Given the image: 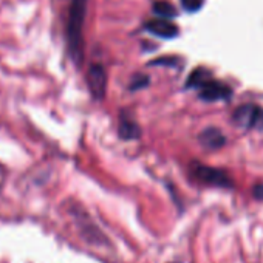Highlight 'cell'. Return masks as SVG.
<instances>
[{"instance_id":"1","label":"cell","mask_w":263,"mask_h":263,"mask_svg":"<svg viewBox=\"0 0 263 263\" xmlns=\"http://www.w3.org/2000/svg\"><path fill=\"white\" fill-rule=\"evenodd\" d=\"M186 88L198 90V98L206 102L228 101L232 96V88L229 85L214 79L212 73L208 68L201 67L189 74L186 81Z\"/></svg>"},{"instance_id":"2","label":"cell","mask_w":263,"mask_h":263,"mask_svg":"<svg viewBox=\"0 0 263 263\" xmlns=\"http://www.w3.org/2000/svg\"><path fill=\"white\" fill-rule=\"evenodd\" d=\"M87 14V0H70L67 21V44L73 61L79 65L84 56L82 27Z\"/></svg>"},{"instance_id":"3","label":"cell","mask_w":263,"mask_h":263,"mask_svg":"<svg viewBox=\"0 0 263 263\" xmlns=\"http://www.w3.org/2000/svg\"><path fill=\"white\" fill-rule=\"evenodd\" d=\"M191 175L203 183V184H209V186H217V187H224V189H231L232 187V180L229 178V175L226 172H223L221 169L217 167H211V166H204L198 161H194L189 167Z\"/></svg>"},{"instance_id":"4","label":"cell","mask_w":263,"mask_h":263,"mask_svg":"<svg viewBox=\"0 0 263 263\" xmlns=\"http://www.w3.org/2000/svg\"><path fill=\"white\" fill-rule=\"evenodd\" d=\"M232 121L245 130H263V107L248 102L238 105L232 113Z\"/></svg>"},{"instance_id":"5","label":"cell","mask_w":263,"mask_h":263,"mask_svg":"<svg viewBox=\"0 0 263 263\" xmlns=\"http://www.w3.org/2000/svg\"><path fill=\"white\" fill-rule=\"evenodd\" d=\"M87 84L90 88V93L93 95L95 99H102L105 96V88H107V74L102 65L95 64L90 67L87 73Z\"/></svg>"},{"instance_id":"6","label":"cell","mask_w":263,"mask_h":263,"mask_svg":"<svg viewBox=\"0 0 263 263\" xmlns=\"http://www.w3.org/2000/svg\"><path fill=\"white\" fill-rule=\"evenodd\" d=\"M144 27L154 36H158L163 39H174L178 36V31H180L178 27L172 21H167V19H154V21L146 22Z\"/></svg>"},{"instance_id":"7","label":"cell","mask_w":263,"mask_h":263,"mask_svg":"<svg viewBox=\"0 0 263 263\" xmlns=\"http://www.w3.org/2000/svg\"><path fill=\"white\" fill-rule=\"evenodd\" d=\"M118 134L121 140L132 141V140H138L141 137V128L138 122L132 118L128 113L122 111L119 116V127H118Z\"/></svg>"},{"instance_id":"8","label":"cell","mask_w":263,"mask_h":263,"mask_svg":"<svg viewBox=\"0 0 263 263\" xmlns=\"http://www.w3.org/2000/svg\"><path fill=\"white\" fill-rule=\"evenodd\" d=\"M198 141L204 149L209 151H218L226 144V137L223 135V132L217 127H208L204 128L201 134L198 135Z\"/></svg>"},{"instance_id":"9","label":"cell","mask_w":263,"mask_h":263,"mask_svg":"<svg viewBox=\"0 0 263 263\" xmlns=\"http://www.w3.org/2000/svg\"><path fill=\"white\" fill-rule=\"evenodd\" d=\"M154 13L160 16V19H174L177 16V10L174 8L172 4L166 2V0H158L154 4Z\"/></svg>"},{"instance_id":"10","label":"cell","mask_w":263,"mask_h":263,"mask_svg":"<svg viewBox=\"0 0 263 263\" xmlns=\"http://www.w3.org/2000/svg\"><path fill=\"white\" fill-rule=\"evenodd\" d=\"M204 4V0H181V5L186 11L189 13H194V11H198Z\"/></svg>"},{"instance_id":"11","label":"cell","mask_w":263,"mask_h":263,"mask_svg":"<svg viewBox=\"0 0 263 263\" xmlns=\"http://www.w3.org/2000/svg\"><path fill=\"white\" fill-rule=\"evenodd\" d=\"M149 84V78L144 76V74H138L132 79V84H130V90H138V88H143Z\"/></svg>"},{"instance_id":"12","label":"cell","mask_w":263,"mask_h":263,"mask_svg":"<svg viewBox=\"0 0 263 263\" xmlns=\"http://www.w3.org/2000/svg\"><path fill=\"white\" fill-rule=\"evenodd\" d=\"M252 195H254V198L263 201V183H258L252 187Z\"/></svg>"}]
</instances>
